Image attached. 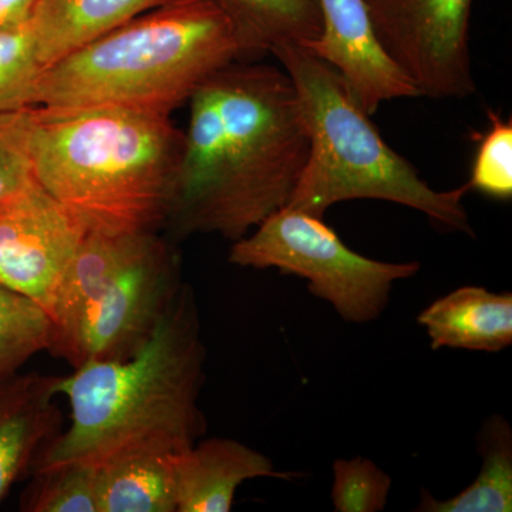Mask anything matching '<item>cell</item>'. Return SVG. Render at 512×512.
<instances>
[{
    "instance_id": "6da1fadb",
    "label": "cell",
    "mask_w": 512,
    "mask_h": 512,
    "mask_svg": "<svg viewBox=\"0 0 512 512\" xmlns=\"http://www.w3.org/2000/svg\"><path fill=\"white\" fill-rule=\"evenodd\" d=\"M167 224L178 237L238 241L288 205L311 138L291 77L261 64L222 67L195 89Z\"/></svg>"
},
{
    "instance_id": "7a4b0ae2",
    "label": "cell",
    "mask_w": 512,
    "mask_h": 512,
    "mask_svg": "<svg viewBox=\"0 0 512 512\" xmlns=\"http://www.w3.org/2000/svg\"><path fill=\"white\" fill-rule=\"evenodd\" d=\"M204 363L197 302L184 284L136 355L93 360L59 377L70 426L40 453L32 473L69 463L99 466L140 448L183 453L194 446L207 431L200 409Z\"/></svg>"
},
{
    "instance_id": "3957f363",
    "label": "cell",
    "mask_w": 512,
    "mask_h": 512,
    "mask_svg": "<svg viewBox=\"0 0 512 512\" xmlns=\"http://www.w3.org/2000/svg\"><path fill=\"white\" fill-rule=\"evenodd\" d=\"M183 150L184 131L167 114L30 110L35 180L87 231L141 234L167 224Z\"/></svg>"
},
{
    "instance_id": "277c9868",
    "label": "cell",
    "mask_w": 512,
    "mask_h": 512,
    "mask_svg": "<svg viewBox=\"0 0 512 512\" xmlns=\"http://www.w3.org/2000/svg\"><path fill=\"white\" fill-rule=\"evenodd\" d=\"M245 55L234 22L214 0H184L144 13L47 67L39 106L171 116L208 77Z\"/></svg>"
},
{
    "instance_id": "5b68a950",
    "label": "cell",
    "mask_w": 512,
    "mask_h": 512,
    "mask_svg": "<svg viewBox=\"0 0 512 512\" xmlns=\"http://www.w3.org/2000/svg\"><path fill=\"white\" fill-rule=\"evenodd\" d=\"M271 53L291 77L311 138L308 163L286 207L325 217L339 202L389 201L473 237L463 204L467 184L437 191L421 180L413 165L387 146L328 63L293 43Z\"/></svg>"
},
{
    "instance_id": "8992f818",
    "label": "cell",
    "mask_w": 512,
    "mask_h": 512,
    "mask_svg": "<svg viewBox=\"0 0 512 512\" xmlns=\"http://www.w3.org/2000/svg\"><path fill=\"white\" fill-rule=\"evenodd\" d=\"M252 234L234 241L229 262L301 276L316 298L346 322H373L383 315L396 282L413 278L419 262H382L352 251L323 217L284 207Z\"/></svg>"
},
{
    "instance_id": "52a82bcc",
    "label": "cell",
    "mask_w": 512,
    "mask_h": 512,
    "mask_svg": "<svg viewBox=\"0 0 512 512\" xmlns=\"http://www.w3.org/2000/svg\"><path fill=\"white\" fill-rule=\"evenodd\" d=\"M183 285L173 249L157 232L138 234L123 261L55 326L49 352L73 369L128 359L146 345Z\"/></svg>"
},
{
    "instance_id": "ba28073f",
    "label": "cell",
    "mask_w": 512,
    "mask_h": 512,
    "mask_svg": "<svg viewBox=\"0 0 512 512\" xmlns=\"http://www.w3.org/2000/svg\"><path fill=\"white\" fill-rule=\"evenodd\" d=\"M474 0H363L387 55L420 96L464 99L476 92L470 53Z\"/></svg>"
},
{
    "instance_id": "9c48e42d",
    "label": "cell",
    "mask_w": 512,
    "mask_h": 512,
    "mask_svg": "<svg viewBox=\"0 0 512 512\" xmlns=\"http://www.w3.org/2000/svg\"><path fill=\"white\" fill-rule=\"evenodd\" d=\"M86 232L83 222L37 181L0 201V285L49 312Z\"/></svg>"
},
{
    "instance_id": "30bf717a",
    "label": "cell",
    "mask_w": 512,
    "mask_h": 512,
    "mask_svg": "<svg viewBox=\"0 0 512 512\" xmlns=\"http://www.w3.org/2000/svg\"><path fill=\"white\" fill-rule=\"evenodd\" d=\"M322 32L301 43L332 66L357 104L373 116L384 101L420 97L409 77L387 55L363 0H318Z\"/></svg>"
},
{
    "instance_id": "8fae6325",
    "label": "cell",
    "mask_w": 512,
    "mask_h": 512,
    "mask_svg": "<svg viewBox=\"0 0 512 512\" xmlns=\"http://www.w3.org/2000/svg\"><path fill=\"white\" fill-rule=\"evenodd\" d=\"M59 377L18 372L0 379V504L63 430Z\"/></svg>"
},
{
    "instance_id": "7c38bea8",
    "label": "cell",
    "mask_w": 512,
    "mask_h": 512,
    "mask_svg": "<svg viewBox=\"0 0 512 512\" xmlns=\"http://www.w3.org/2000/svg\"><path fill=\"white\" fill-rule=\"evenodd\" d=\"M291 478L271 458L234 439L198 440L175 458L177 512H229L235 494L254 478Z\"/></svg>"
},
{
    "instance_id": "4fadbf2b",
    "label": "cell",
    "mask_w": 512,
    "mask_h": 512,
    "mask_svg": "<svg viewBox=\"0 0 512 512\" xmlns=\"http://www.w3.org/2000/svg\"><path fill=\"white\" fill-rule=\"evenodd\" d=\"M431 348L497 353L512 345V293L463 286L417 316Z\"/></svg>"
},
{
    "instance_id": "5bb4252c",
    "label": "cell",
    "mask_w": 512,
    "mask_h": 512,
    "mask_svg": "<svg viewBox=\"0 0 512 512\" xmlns=\"http://www.w3.org/2000/svg\"><path fill=\"white\" fill-rule=\"evenodd\" d=\"M184 0H39L33 13L40 62L50 67L151 10Z\"/></svg>"
},
{
    "instance_id": "9a60e30c",
    "label": "cell",
    "mask_w": 512,
    "mask_h": 512,
    "mask_svg": "<svg viewBox=\"0 0 512 512\" xmlns=\"http://www.w3.org/2000/svg\"><path fill=\"white\" fill-rule=\"evenodd\" d=\"M178 454L160 448H140L99 464V512H177Z\"/></svg>"
},
{
    "instance_id": "2e32d148",
    "label": "cell",
    "mask_w": 512,
    "mask_h": 512,
    "mask_svg": "<svg viewBox=\"0 0 512 512\" xmlns=\"http://www.w3.org/2000/svg\"><path fill=\"white\" fill-rule=\"evenodd\" d=\"M480 473L461 493L447 500L423 491L419 512H511L512 427L501 414L484 421L477 437Z\"/></svg>"
},
{
    "instance_id": "e0dca14e",
    "label": "cell",
    "mask_w": 512,
    "mask_h": 512,
    "mask_svg": "<svg viewBox=\"0 0 512 512\" xmlns=\"http://www.w3.org/2000/svg\"><path fill=\"white\" fill-rule=\"evenodd\" d=\"M234 22L247 55L301 45L322 32L318 0H214Z\"/></svg>"
},
{
    "instance_id": "ac0fdd59",
    "label": "cell",
    "mask_w": 512,
    "mask_h": 512,
    "mask_svg": "<svg viewBox=\"0 0 512 512\" xmlns=\"http://www.w3.org/2000/svg\"><path fill=\"white\" fill-rule=\"evenodd\" d=\"M55 326L39 303L0 285V379L52 348Z\"/></svg>"
},
{
    "instance_id": "d6986e66",
    "label": "cell",
    "mask_w": 512,
    "mask_h": 512,
    "mask_svg": "<svg viewBox=\"0 0 512 512\" xmlns=\"http://www.w3.org/2000/svg\"><path fill=\"white\" fill-rule=\"evenodd\" d=\"M20 497L25 512H99L97 466L60 464L33 471Z\"/></svg>"
},
{
    "instance_id": "ffe728a7",
    "label": "cell",
    "mask_w": 512,
    "mask_h": 512,
    "mask_svg": "<svg viewBox=\"0 0 512 512\" xmlns=\"http://www.w3.org/2000/svg\"><path fill=\"white\" fill-rule=\"evenodd\" d=\"M45 70L32 23L0 30V113L39 106Z\"/></svg>"
},
{
    "instance_id": "44dd1931",
    "label": "cell",
    "mask_w": 512,
    "mask_h": 512,
    "mask_svg": "<svg viewBox=\"0 0 512 512\" xmlns=\"http://www.w3.org/2000/svg\"><path fill=\"white\" fill-rule=\"evenodd\" d=\"M392 484V477L369 458H338L333 461V508L336 512L383 511Z\"/></svg>"
},
{
    "instance_id": "7402d4cb",
    "label": "cell",
    "mask_w": 512,
    "mask_h": 512,
    "mask_svg": "<svg viewBox=\"0 0 512 512\" xmlns=\"http://www.w3.org/2000/svg\"><path fill=\"white\" fill-rule=\"evenodd\" d=\"M490 128L478 141L471 177L470 190L481 192L498 201L512 198V123L500 114L488 111Z\"/></svg>"
},
{
    "instance_id": "603a6c76",
    "label": "cell",
    "mask_w": 512,
    "mask_h": 512,
    "mask_svg": "<svg viewBox=\"0 0 512 512\" xmlns=\"http://www.w3.org/2000/svg\"><path fill=\"white\" fill-rule=\"evenodd\" d=\"M30 110L0 113V201L36 183L30 154Z\"/></svg>"
},
{
    "instance_id": "cb8c5ba5",
    "label": "cell",
    "mask_w": 512,
    "mask_h": 512,
    "mask_svg": "<svg viewBox=\"0 0 512 512\" xmlns=\"http://www.w3.org/2000/svg\"><path fill=\"white\" fill-rule=\"evenodd\" d=\"M37 2L39 0H0V30L30 22Z\"/></svg>"
}]
</instances>
